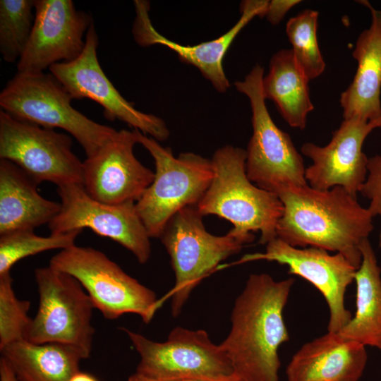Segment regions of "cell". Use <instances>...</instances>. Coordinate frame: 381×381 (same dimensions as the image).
I'll use <instances>...</instances> for the list:
<instances>
[{
  "instance_id": "6da1fadb",
  "label": "cell",
  "mask_w": 381,
  "mask_h": 381,
  "mask_svg": "<svg viewBox=\"0 0 381 381\" xmlns=\"http://www.w3.org/2000/svg\"><path fill=\"white\" fill-rule=\"evenodd\" d=\"M294 279L250 274L236 298L231 328L220 344L238 381H279L278 349L289 340L283 311Z\"/></svg>"
},
{
  "instance_id": "7a4b0ae2",
  "label": "cell",
  "mask_w": 381,
  "mask_h": 381,
  "mask_svg": "<svg viewBox=\"0 0 381 381\" xmlns=\"http://www.w3.org/2000/svg\"><path fill=\"white\" fill-rule=\"evenodd\" d=\"M277 195L284 205L276 229L279 238L293 247L341 253L358 269L360 246L373 230V217L356 198L340 186L320 190L308 185Z\"/></svg>"
},
{
  "instance_id": "3957f363",
  "label": "cell",
  "mask_w": 381,
  "mask_h": 381,
  "mask_svg": "<svg viewBox=\"0 0 381 381\" xmlns=\"http://www.w3.org/2000/svg\"><path fill=\"white\" fill-rule=\"evenodd\" d=\"M246 150L230 145L217 150L212 159L213 177L196 205L202 215L214 214L233 224L229 231L244 244L254 241L252 232L260 231L259 243L277 238V225L284 205L277 194L262 189L248 178Z\"/></svg>"
},
{
  "instance_id": "277c9868",
  "label": "cell",
  "mask_w": 381,
  "mask_h": 381,
  "mask_svg": "<svg viewBox=\"0 0 381 381\" xmlns=\"http://www.w3.org/2000/svg\"><path fill=\"white\" fill-rule=\"evenodd\" d=\"M71 95L50 73H17L0 93L1 110L12 117L46 128H61L95 155L117 132L99 123L71 105Z\"/></svg>"
},
{
  "instance_id": "5b68a950",
  "label": "cell",
  "mask_w": 381,
  "mask_h": 381,
  "mask_svg": "<svg viewBox=\"0 0 381 381\" xmlns=\"http://www.w3.org/2000/svg\"><path fill=\"white\" fill-rule=\"evenodd\" d=\"M138 143L152 155V183L135 202L137 212L150 238H159L169 219L180 210L197 205L212 177L211 159L193 152L175 157L169 147L137 130Z\"/></svg>"
},
{
  "instance_id": "8992f818",
  "label": "cell",
  "mask_w": 381,
  "mask_h": 381,
  "mask_svg": "<svg viewBox=\"0 0 381 381\" xmlns=\"http://www.w3.org/2000/svg\"><path fill=\"white\" fill-rule=\"evenodd\" d=\"M264 69L255 65L236 89L248 97L253 134L246 150V172L258 187L275 194L291 187L308 185L306 168L291 137L279 128L269 114L262 89Z\"/></svg>"
},
{
  "instance_id": "52a82bcc",
  "label": "cell",
  "mask_w": 381,
  "mask_h": 381,
  "mask_svg": "<svg viewBox=\"0 0 381 381\" xmlns=\"http://www.w3.org/2000/svg\"><path fill=\"white\" fill-rule=\"evenodd\" d=\"M49 265L77 279L108 320L133 313L149 323L161 306L152 290L95 248L74 245L54 255Z\"/></svg>"
},
{
  "instance_id": "ba28073f",
  "label": "cell",
  "mask_w": 381,
  "mask_h": 381,
  "mask_svg": "<svg viewBox=\"0 0 381 381\" xmlns=\"http://www.w3.org/2000/svg\"><path fill=\"white\" fill-rule=\"evenodd\" d=\"M122 329L140 356L135 373L143 377L158 381H238L220 344L212 343L203 329L176 327L162 342L154 341L127 328Z\"/></svg>"
},
{
  "instance_id": "9c48e42d",
  "label": "cell",
  "mask_w": 381,
  "mask_h": 381,
  "mask_svg": "<svg viewBox=\"0 0 381 381\" xmlns=\"http://www.w3.org/2000/svg\"><path fill=\"white\" fill-rule=\"evenodd\" d=\"M39 307L25 339L34 344L58 343L78 349L89 358L95 329L94 305L73 277L50 265L35 270Z\"/></svg>"
},
{
  "instance_id": "30bf717a",
  "label": "cell",
  "mask_w": 381,
  "mask_h": 381,
  "mask_svg": "<svg viewBox=\"0 0 381 381\" xmlns=\"http://www.w3.org/2000/svg\"><path fill=\"white\" fill-rule=\"evenodd\" d=\"M196 205L177 212L167 222L160 237L171 258L176 276L169 294L171 313L178 316L193 289L202 278L245 245L229 231L215 236L205 228Z\"/></svg>"
},
{
  "instance_id": "8fae6325",
  "label": "cell",
  "mask_w": 381,
  "mask_h": 381,
  "mask_svg": "<svg viewBox=\"0 0 381 381\" xmlns=\"http://www.w3.org/2000/svg\"><path fill=\"white\" fill-rule=\"evenodd\" d=\"M71 138L66 133L0 111V159L13 162L38 184H83V162L73 152Z\"/></svg>"
},
{
  "instance_id": "7c38bea8",
  "label": "cell",
  "mask_w": 381,
  "mask_h": 381,
  "mask_svg": "<svg viewBox=\"0 0 381 381\" xmlns=\"http://www.w3.org/2000/svg\"><path fill=\"white\" fill-rule=\"evenodd\" d=\"M61 208L49 222L51 234H62L87 228L131 252L140 264L150 258V237L140 218L135 202L108 204L98 201L83 184L57 187Z\"/></svg>"
},
{
  "instance_id": "4fadbf2b",
  "label": "cell",
  "mask_w": 381,
  "mask_h": 381,
  "mask_svg": "<svg viewBox=\"0 0 381 381\" xmlns=\"http://www.w3.org/2000/svg\"><path fill=\"white\" fill-rule=\"evenodd\" d=\"M98 45L99 38L92 22L80 55L71 61L52 65L50 73L73 99L87 98L101 105L108 120H120L159 142L167 140L170 133L164 120L136 109L109 80L97 59Z\"/></svg>"
},
{
  "instance_id": "5bb4252c",
  "label": "cell",
  "mask_w": 381,
  "mask_h": 381,
  "mask_svg": "<svg viewBox=\"0 0 381 381\" xmlns=\"http://www.w3.org/2000/svg\"><path fill=\"white\" fill-rule=\"evenodd\" d=\"M91 16L72 0H35V20L18 72L42 73L54 64L71 61L83 52Z\"/></svg>"
},
{
  "instance_id": "9a60e30c",
  "label": "cell",
  "mask_w": 381,
  "mask_h": 381,
  "mask_svg": "<svg viewBox=\"0 0 381 381\" xmlns=\"http://www.w3.org/2000/svg\"><path fill=\"white\" fill-rule=\"evenodd\" d=\"M243 261L266 260L289 267V274L300 276L311 283L323 295L329 310L327 331L338 332L351 319L346 308L344 295L354 280L356 269L341 253L330 255L315 248H296L278 237L266 244L264 253L246 255Z\"/></svg>"
},
{
  "instance_id": "2e32d148",
  "label": "cell",
  "mask_w": 381,
  "mask_h": 381,
  "mask_svg": "<svg viewBox=\"0 0 381 381\" xmlns=\"http://www.w3.org/2000/svg\"><path fill=\"white\" fill-rule=\"evenodd\" d=\"M377 128H381V121L353 117L344 119L327 145L304 143L301 151L313 162L305 171L308 186L320 190L340 186L357 198L368 174V158L363 144Z\"/></svg>"
},
{
  "instance_id": "e0dca14e",
  "label": "cell",
  "mask_w": 381,
  "mask_h": 381,
  "mask_svg": "<svg viewBox=\"0 0 381 381\" xmlns=\"http://www.w3.org/2000/svg\"><path fill=\"white\" fill-rule=\"evenodd\" d=\"M137 130L122 129L83 162V186L92 198L108 204L136 202L155 172L135 156Z\"/></svg>"
},
{
  "instance_id": "ac0fdd59",
  "label": "cell",
  "mask_w": 381,
  "mask_h": 381,
  "mask_svg": "<svg viewBox=\"0 0 381 381\" xmlns=\"http://www.w3.org/2000/svg\"><path fill=\"white\" fill-rule=\"evenodd\" d=\"M268 2L267 0L243 1L238 20L226 32L210 41L184 45L164 37L155 28L147 1L135 0V17L132 33L135 41L142 47L161 44L172 50L182 62L196 67L217 91L224 93L231 86L223 68L224 56L246 25L256 16H265Z\"/></svg>"
},
{
  "instance_id": "d6986e66",
  "label": "cell",
  "mask_w": 381,
  "mask_h": 381,
  "mask_svg": "<svg viewBox=\"0 0 381 381\" xmlns=\"http://www.w3.org/2000/svg\"><path fill=\"white\" fill-rule=\"evenodd\" d=\"M367 361L364 345L327 331L294 354L286 368V380L359 381Z\"/></svg>"
},
{
  "instance_id": "ffe728a7",
  "label": "cell",
  "mask_w": 381,
  "mask_h": 381,
  "mask_svg": "<svg viewBox=\"0 0 381 381\" xmlns=\"http://www.w3.org/2000/svg\"><path fill=\"white\" fill-rule=\"evenodd\" d=\"M370 12V27L358 36L353 57L358 68L352 83L341 94L343 118L381 121V11L359 1Z\"/></svg>"
},
{
  "instance_id": "44dd1931",
  "label": "cell",
  "mask_w": 381,
  "mask_h": 381,
  "mask_svg": "<svg viewBox=\"0 0 381 381\" xmlns=\"http://www.w3.org/2000/svg\"><path fill=\"white\" fill-rule=\"evenodd\" d=\"M38 183L13 162L0 159V234L49 222L61 204L43 198Z\"/></svg>"
},
{
  "instance_id": "7402d4cb",
  "label": "cell",
  "mask_w": 381,
  "mask_h": 381,
  "mask_svg": "<svg viewBox=\"0 0 381 381\" xmlns=\"http://www.w3.org/2000/svg\"><path fill=\"white\" fill-rule=\"evenodd\" d=\"M0 351L20 381H69L80 371V362L85 359L72 346L34 344L25 339L9 344Z\"/></svg>"
},
{
  "instance_id": "603a6c76",
  "label": "cell",
  "mask_w": 381,
  "mask_h": 381,
  "mask_svg": "<svg viewBox=\"0 0 381 381\" xmlns=\"http://www.w3.org/2000/svg\"><path fill=\"white\" fill-rule=\"evenodd\" d=\"M360 250L362 260L354 274L356 310L354 317L338 333L361 344L381 348V269L368 241Z\"/></svg>"
},
{
  "instance_id": "cb8c5ba5",
  "label": "cell",
  "mask_w": 381,
  "mask_h": 381,
  "mask_svg": "<svg viewBox=\"0 0 381 381\" xmlns=\"http://www.w3.org/2000/svg\"><path fill=\"white\" fill-rule=\"evenodd\" d=\"M309 80L298 68L291 49H281L270 61L263 76L262 89L265 99H271L285 121L303 130L307 116L314 109L308 88Z\"/></svg>"
},
{
  "instance_id": "d4e9b609",
  "label": "cell",
  "mask_w": 381,
  "mask_h": 381,
  "mask_svg": "<svg viewBox=\"0 0 381 381\" xmlns=\"http://www.w3.org/2000/svg\"><path fill=\"white\" fill-rule=\"evenodd\" d=\"M81 232L74 230L41 236L34 229H19L0 234V275L10 272L11 267L25 258L75 245V239Z\"/></svg>"
},
{
  "instance_id": "484cf974",
  "label": "cell",
  "mask_w": 381,
  "mask_h": 381,
  "mask_svg": "<svg viewBox=\"0 0 381 381\" xmlns=\"http://www.w3.org/2000/svg\"><path fill=\"white\" fill-rule=\"evenodd\" d=\"M35 20V0L0 1V52L8 63L19 60Z\"/></svg>"
},
{
  "instance_id": "4316f807",
  "label": "cell",
  "mask_w": 381,
  "mask_h": 381,
  "mask_svg": "<svg viewBox=\"0 0 381 381\" xmlns=\"http://www.w3.org/2000/svg\"><path fill=\"white\" fill-rule=\"evenodd\" d=\"M318 15L317 11L306 9L289 18L286 25L295 61L309 80L320 76L325 68L317 37Z\"/></svg>"
},
{
  "instance_id": "83f0119b",
  "label": "cell",
  "mask_w": 381,
  "mask_h": 381,
  "mask_svg": "<svg viewBox=\"0 0 381 381\" xmlns=\"http://www.w3.org/2000/svg\"><path fill=\"white\" fill-rule=\"evenodd\" d=\"M30 306L28 301L16 296L10 272L0 275V350L25 339L32 320L28 316Z\"/></svg>"
},
{
  "instance_id": "f1b7e54d",
  "label": "cell",
  "mask_w": 381,
  "mask_h": 381,
  "mask_svg": "<svg viewBox=\"0 0 381 381\" xmlns=\"http://www.w3.org/2000/svg\"><path fill=\"white\" fill-rule=\"evenodd\" d=\"M367 169V177L360 193L370 200L368 210L372 216H379L381 221V155L368 158ZM380 242L381 243V227Z\"/></svg>"
},
{
  "instance_id": "f546056e",
  "label": "cell",
  "mask_w": 381,
  "mask_h": 381,
  "mask_svg": "<svg viewBox=\"0 0 381 381\" xmlns=\"http://www.w3.org/2000/svg\"><path fill=\"white\" fill-rule=\"evenodd\" d=\"M300 2L301 1L299 0L269 1L265 16L272 25H277L284 18L286 13Z\"/></svg>"
},
{
  "instance_id": "4dcf8cb0",
  "label": "cell",
  "mask_w": 381,
  "mask_h": 381,
  "mask_svg": "<svg viewBox=\"0 0 381 381\" xmlns=\"http://www.w3.org/2000/svg\"><path fill=\"white\" fill-rule=\"evenodd\" d=\"M0 381H20L2 357L0 359Z\"/></svg>"
},
{
  "instance_id": "1f68e13d",
  "label": "cell",
  "mask_w": 381,
  "mask_h": 381,
  "mask_svg": "<svg viewBox=\"0 0 381 381\" xmlns=\"http://www.w3.org/2000/svg\"><path fill=\"white\" fill-rule=\"evenodd\" d=\"M69 381H98V380L87 373L78 371L71 377Z\"/></svg>"
},
{
  "instance_id": "d6a6232c",
  "label": "cell",
  "mask_w": 381,
  "mask_h": 381,
  "mask_svg": "<svg viewBox=\"0 0 381 381\" xmlns=\"http://www.w3.org/2000/svg\"><path fill=\"white\" fill-rule=\"evenodd\" d=\"M127 381H158V380H152L143 377L136 373L131 375L127 380ZM164 381H211L201 379H181V380H164Z\"/></svg>"
},
{
  "instance_id": "836d02e7",
  "label": "cell",
  "mask_w": 381,
  "mask_h": 381,
  "mask_svg": "<svg viewBox=\"0 0 381 381\" xmlns=\"http://www.w3.org/2000/svg\"><path fill=\"white\" fill-rule=\"evenodd\" d=\"M380 350H381V348H380Z\"/></svg>"
}]
</instances>
